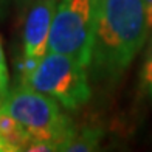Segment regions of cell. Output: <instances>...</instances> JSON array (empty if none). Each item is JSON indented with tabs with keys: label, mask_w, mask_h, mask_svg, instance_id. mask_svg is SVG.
I'll use <instances>...</instances> for the list:
<instances>
[{
	"label": "cell",
	"mask_w": 152,
	"mask_h": 152,
	"mask_svg": "<svg viewBox=\"0 0 152 152\" xmlns=\"http://www.w3.org/2000/svg\"><path fill=\"white\" fill-rule=\"evenodd\" d=\"M149 34L143 0H98L90 67L96 79L115 81L127 70Z\"/></svg>",
	"instance_id": "obj_1"
},
{
	"label": "cell",
	"mask_w": 152,
	"mask_h": 152,
	"mask_svg": "<svg viewBox=\"0 0 152 152\" xmlns=\"http://www.w3.org/2000/svg\"><path fill=\"white\" fill-rule=\"evenodd\" d=\"M2 109L22 124L31 140L50 141L56 151H61L75 134L72 121L59 110L58 101L25 82L8 90Z\"/></svg>",
	"instance_id": "obj_2"
},
{
	"label": "cell",
	"mask_w": 152,
	"mask_h": 152,
	"mask_svg": "<svg viewBox=\"0 0 152 152\" xmlns=\"http://www.w3.org/2000/svg\"><path fill=\"white\" fill-rule=\"evenodd\" d=\"M86 65L62 53L48 51L22 82L56 99L62 107L76 110L90 99Z\"/></svg>",
	"instance_id": "obj_3"
},
{
	"label": "cell",
	"mask_w": 152,
	"mask_h": 152,
	"mask_svg": "<svg viewBox=\"0 0 152 152\" xmlns=\"http://www.w3.org/2000/svg\"><path fill=\"white\" fill-rule=\"evenodd\" d=\"M95 0H59L48 37V51L75 58L88 67L95 33Z\"/></svg>",
	"instance_id": "obj_4"
},
{
	"label": "cell",
	"mask_w": 152,
	"mask_h": 152,
	"mask_svg": "<svg viewBox=\"0 0 152 152\" xmlns=\"http://www.w3.org/2000/svg\"><path fill=\"white\" fill-rule=\"evenodd\" d=\"M59 0H37L25 12L23 23V78L48 53V37Z\"/></svg>",
	"instance_id": "obj_5"
},
{
	"label": "cell",
	"mask_w": 152,
	"mask_h": 152,
	"mask_svg": "<svg viewBox=\"0 0 152 152\" xmlns=\"http://www.w3.org/2000/svg\"><path fill=\"white\" fill-rule=\"evenodd\" d=\"M2 99L0 98V152L25 151L31 137L22 124L2 109Z\"/></svg>",
	"instance_id": "obj_6"
},
{
	"label": "cell",
	"mask_w": 152,
	"mask_h": 152,
	"mask_svg": "<svg viewBox=\"0 0 152 152\" xmlns=\"http://www.w3.org/2000/svg\"><path fill=\"white\" fill-rule=\"evenodd\" d=\"M102 130L99 127H84L79 132L72 135L61 151H72V152H90L98 149L101 138H102Z\"/></svg>",
	"instance_id": "obj_7"
},
{
	"label": "cell",
	"mask_w": 152,
	"mask_h": 152,
	"mask_svg": "<svg viewBox=\"0 0 152 152\" xmlns=\"http://www.w3.org/2000/svg\"><path fill=\"white\" fill-rule=\"evenodd\" d=\"M140 81H141L143 90L146 92L148 96L152 99V39L149 42L146 56H144V62H143L141 73H140Z\"/></svg>",
	"instance_id": "obj_8"
},
{
	"label": "cell",
	"mask_w": 152,
	"mask_h": 152,
	"mask_svg": "<svg viewBox=\"0 0 152 152\" xmlns=\"http://www.w3.org/2000/svg\"><path fill=\"white\" fill-rule=\"evenodd\" d=\"M8 84H10L8 67H6L3 45H2V40H0V98H3V96L8 93Z\"/></svg>",
	"instance_id": "obj_9"
},
{
	"label": "cell",
	"mask_w": 152,
	"mask_h": 152,
	"mask_svg": "<svg viewBox=\"0 0 152 152\" xmlns=\"http://www.w3.org/2000/svg\"><path fill=\"white\" fill-rule=\"evenodd\" d=\"M143 3H144V11H146L149 31H152V0H143Z\"/></svg>",
	"instance_id": "obj_10"
},
{
	"label": "cell",
	"mask_w": 152,
	"mask_h": 152,
	"mask_svg": "<svg viewBox=\"0 0 152 152\" xmlns=\"http://www.w3.org/2000/svg\"><path fill=\"white\" fill-rule=\"evenodd\" d=\"M34 2H37V0H16V5H17L19 12H20V14H25L26 10H28Z\"/></svg>",
	"instance_id": "obj_11"
},
{
	"label": "cell",
	"mask_w": 152,
	"mask_h": 152,
	"mask_svg": "<svg viewBox=\"0 0 152 152\" xmlns=\"http://www.w3.org/2000/svg\"><path fill=\"white\" fill-rule=\"evenodd\" d=\"M8 5H10V0H0V17H2L5 12H6Z\"/></svg>",
	"instance_id": "obj_12"
},
{
	"label": "cell",
	"mask_w": 152,
	"mask_h": 152,
	"mask_svg": "<svg viewBox=\"0 0 152 152\" xmlns=\"http://www.w3.org/2000/svg\"><path fill=\"white\" fill-rule=\"evenodd\" d=\"M96 2H98V0H95V3H96Z\"/></svg>",
	"instance_id": "obj_13"
}]
</instances>
